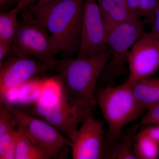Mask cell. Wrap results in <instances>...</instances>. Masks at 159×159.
Segmentation results:
<instances>
[{
  "instance_id": "obj_21",
  "label": "cell",
  "mask_w": 159,
  "mask_h": 159,
  "mask_svg": "<svg viewBox=\"0 0 159 159\" xmlns=\"http://www.w3.org/2000/svg\"><path fill=\"white\" fill-rule=\"evenodd\" d=\"M15 127L14 118L9 104L0 100V136Z\"/></svg>"
},
{
  "instance_id": "obj_20",
  "label": "cell",
  "mask_w": 159,
  "mask_h": 159,
  "mask_svg": "<svg viewBox=\"0 0 159 159\" xmlns=\"http://www.w3.org/2000/svg\"><path fill=\"white\" fill-rule=\"evenodd\" d=\"M16 133L15 127L0 136V159H14Z\"/></svg>"
},
{
  "instance_id": "obj_5",
  "label": "cell",
  "mask_w": 159,
  "mask_h": 159,
  "mask_svg": "<svg viewBox=\"0 0 159 159\" xmlns=\"http://www.w3.org/2000/svg\"><path fill=\"white\" fill-rule=\"evenodd\" d=\"M9 106L16 128L21 131L49 159L66 158L69 148L73 145L70 139L42 119Z\"/></svg>"
},
{
  "instance_id": "obj_28",
  "label": "cell",
  "mask_w": 159,
  "mask_h": 159,
  "mask_svg": "<svg viewBox=\"0 0 159 159\" xmlns=\"http://www.w3.org/2000/svg\"><path fill=\"white\" fill-rule=\"evenodd\" d=\"M8 0H0V3H1V5H3V4L7 2Z\"/></svg>"
},
{
  "instance_id": "obj_4",
  "label": "cell",
  "mask_w": 159,
  "mask_h": 159,
  "mask_svg": "<svg viewBox=\"0 0 159 159\" xmlns=\"http://www.w3.org/2000/svg\"><path fill=\"white\" fill-rule=\"evenodd\" d=\"M107 30V42L111 55L100 78L106 87H111L118 78L127 74L126 65L131 47L144 32L141 18L138 17L111 26Z\"/></svg>"
},
{
  "instance_id": "obj_13",
  "label": "cell",
  "mask_w": 159,
  "mask_h": 159,
  "mask_svg": "<svg viewBox=\"0 0 159 159\" xmlns=\"http://www.w3.org/2000/svg\"><path fill=\"white\" fill-rule=\"evenodd\" d=\"M44 79L34 77L21 85L10 91L7 99L11 106L18 105L30 107L38 101L40 96Z\"/></svg>"
},
{
  "instance_id": "obj_6",
  "label": "cell",
  "mask_w": 159,
  "mask_h": 159,
  "mask_svg": "<svg viewBox=\"0 0 159 159\" xmlns=\"http://www.w3.org/2000/svg\"><path fill=\"white\" fill-rule=\"evenodd\" d=\"M92 110L70 102L63 94L60 98L47 103L38 101L27 112L51 124L73 143L80 124Z\"/></svg>"
},
{
  "instance_id": "obj_23",
  "label": "cell",
  "mask_w": 159,
  "mask_h": 159,
  "mask_svg": "<svg viewBox=\"0 0 159 159\" xmlns=\"http://www.w3.org/2000/svg\"><path fill=\"white\" fill-rule=\"evenodd\" d=\"M151 29L148 35L154 39L159 41V5L157 7L150 23Z\"/></svg>"
},
{
  "instance_id": "obj_15",
  "label": "cell",
  "mask_w": 159,
  "mask_h": 159,
  "mask_svg": "<svg viewBox=\"0 0 159 159\" xmlns=\"http://www.w3.org/2000/svg\"><path fill=\"white\" fill-rule=\"evenodd\" d=\"M132 90L137 101L146 108L159 102V78H143L132 84Z\"/></svg>"
},
{
  "instance_id": "obj_19",
  "label": "cell",
  "mask_w": 159,
  "mask_h": 159,
  "mask_svg": "<svg viewBox=\"0 0 159 159\" xmlns=\"http://www.w3.org/2000/svg\"><path fill=\"white\" fill-rule=\"evenodd\" d=\"M127 6L132 14L141 18H145L150 23L152 16L159 5V0H126Z\"/></svg>"
},
{
  "instance_id": "obj_16",
  "label": "cell",
  "mask_w": 159,
  "mask_h": 159,
  "mask_svg": "<svg viewBox=\"0 0 159 159\" xmlns=\"http://www.w3.org/2000/svg\"><path fill=\"white\" fill-rule=\"evenodd\" d=\"M21 11L16 7L0 14V42L11 45L16 36L20 21L18 15Z\"/></svg>"
},
{
  "instance_id": "obj_1",
  "label": "cell",
  "mask_w": 159,
  "mask_h": 159,
  "mask_svg": "<svg viewBox=\"0 0 159 159\" xmlns=\"http://www.w3.org/2000/svg\"><path fill=\"white\" fill-rule=\"evenodd\" d=\"M86 0H56L24 11L22 19H28L43 28L50 36L54 55L72 58L79 52L83 15Z\"/></svg>"
},
{
  "instance_id": "obj_14",
  "label": "cell",
  "mask_w": 159,
  "mask_h": 159,
  "mask_svg": "<svg viewBox=\"0 0 159 159\" xmlns=\"http://www.w3.org/2000/svg\"><path fill=\"white\" fill-rule=\"evenodd\" d=\"M106 29L138 17L132 14L126 0H97Z\"/></svg>"
},
{
  "instance_id": "obj_17",
  "label": "cell",
  "mask_w": 159,
  "mask_h": 159,
  "mask_svg": "<svg viewBox=\"0 0 159 159\" xmlns=\"http://www.w3.org/2000/svg\"><path fill=\"white\" fill-rule=\"evenodd\" d=\"M133 149L137 159L159 158V143L141 132L134 137Z\"/></svg>"
},
{
  "instance_id": "obj_25",
  "label": "cell",
  "mask_w": 159,
  "mask_h": 159,
  "mask_svg": "<svg viewBox=\"0 0 159 159\" xmlns=\"http://www.w3.org/2000/svg\"><path fill=\"white\" fill-rule=\"evenodd\" d=\"M11 45L0 42V66H2L4 61V58L8 57L11 51Z\"/></svg>"
},
{
  "instance_id": "obj_9",
  "label": "cell",
  "mask_w": 159,
  "mask_h": 159,
  "mask_svg": "<svg viewBox=\"0 0 159 159\" xmlns=\"http://www.w3.org/2000/svg\"><path fill=\"white\" fill-rule=\"evenodd\" d=\"M50 70L48 67L34 58L8 56L0 66V99H4L9 91Z\"/></svg>"
},
{
  "instance_id": "obj_18",
  "label": "cell",
  "mask_w": 159,
  "mask_h": 159,
  "mask_svg": "<svg viewBox=\"0 0 159 159\" xmlns=\"http://www.w3.org/2000/svg\"><path fill=\"white\" fill-rule=\"evenodd\" d=\"M14 159L49 158L21 131L17 129Z\"/></svg>"
},
{
  "instance_id": "obj_24",
  "label": "cell",
  "mask_w": 159,
  "mask_h": 159,
  "mask_svg": "<svg viewBox=\"0 0 159 159\" xmlns=\"http://www.w3.org/2000/svg\"><path fill=\"white\" fill-rule=\"evenodd\" d=\"M141 132L159 143V124L148 126Z\"/></svg>"
},
{
  "instance_id": "obj_22",
  "label": "cell",
  "mask_w": 159,
  "mask_h": 159,
  "mask_svg": "<svg viewBox=\"0 0 159 159\" xmlns=\"http://www.w3.org/2000/svg\"><path fill=\"white\" fill-rule=\"evenodd\" d=\"M148 111L139 125L159 124V102L148 108Z\"/></svg>"
},
{
  "instance_id": "obj_29",
  "label": "cell",
  "mask_w": 159,
  "mask_h": 159,
  "mask_svg": "<svg viewBox=\"0 0 159 159\" xmlns=\"http://www.w3.org/2000/svg\"></svg>"
},
{
  "instance_id": "obj_7",
  "label": "cell",
  "mask_w": 159,
  "mask_h": 159,
  "mask_svg": "<svg viewBox=\"0 0 159 159\" xmlns=\"http://www.w3.org/2000/svg\"><path fill=\"white\" fill-rule=\"evenodd\" d=\"M8 56L34 58L42 62L51 70H54L57 61L51 49L48 32L28 19L20 21L17 34L11 44Z\"/></svg>"
},
{
  "instance_id": "obj_11",
  "label": "cell",
  "mask_w": 159,
  "mask_h": 159,
  "mask_svg": "<svg viewBox=\"0 0 159 159\" xmlns=\"http://www.w3.org/2000/svg\"><path fill=\"white\" fill-rule=\"evenodd\" d=\"M105 134L102 122L96 119L93 113L89 114L81 122L71 147L73 159H100Z\"/></svg>"
},
{
  "instance_id": "obj_26",
  "label": "cell",
  "mask_w": 159,
  "mask_h": 159,
  "mask_svg": "<svg viewBox=\"0 0 159 159\" xmlns=\"http://www.w3.org/2000/svg\"><path fill=\"white\" fill-rule=\"evenodd\" d=\"M37 0H19L18 2L16 7L21 10L26 6H29L30 4L35 2ZM39 1V0H38Z\"/></svg>"
},
{
  "instance_id": "obj_27",
  "label": "cell",
  "mask_w": 159,
  "mask_h": 159,
  "mask_svg": "<svg viewBox=\"0 0 159 159\" xmlns=\"http://www.w3.org/2000/svg\"><path fill=\"white\" fill-rule=\"evenodd\" d=\"M45 3H50L51 2H54V1H56V0H43Z\"/></svg>"
},
{
  "instance_id": "obj_3",
  "label": "cell",
  "mask_w": 159,
  "mask_h": 159,
  "mask_svg": "<svg viewBox=\"0 0 159 159\" xmlns=\"http://www.w3.org/2000/svg\"><path fill=\"white\" fill-rule=\"evenodd\" d=\"M96 99L108 125L106 133L110 134L121 133L146 108L134 97L132 84L128 80L120 85L101 89L96 94Z\"/></svg>"
},
{
  "instance_id": "obj_12",
  "label": "cell",
  "mask_w": 159,
  "mask_h": 159,
  "mask_svg": "<svg viewBox=\"0 0 159 159\" xmlns=\"http://www.w3.org/2000/svg\"><path fill=\"white\" fill-rule=\"evenodd\" d=\"M134 136L122 131L116 134L105 133L100 159H137L133 149Z\"/></svg>"
},
{
  "instance_id": "obj_2",
  "label": "cell",
  "mask_w": 159,
  "mask_h": 159,
  "mask_svg": "<svg viewBox=\"0 0 159 159\" xmlns=\"http://www.w3.org/2000/svg\"><path fill=\"white\" fill-rule=\"evenodd\" d=\"M111 55L109 49L93 56L57 60L54 70L59 74L64 95L69 101L91 109L95 107L96 85Z\"/></svg>"
},
{
  "instance_id": "obj_8",
  "label": "cell",
  "mask_w": 159,
  "mask_h": 159,
  "mask_svg": "<svg viewBox=\"0 0 159 159\" xmlns=\"http://www.w3.org/2000/svg\"><path fill=\"white\" fill-rule=\"evenodd\" d=\"M107 30L97 0H86L78 57H88L109 49Z\"/></svg>"
},
{
  "instance_id": "obj_10",
  "label": "cell",
  "mask_w": 159,
  "mask_h": 159,
  "mask_svg": "<svg viewBox=\"0 0 159 159\" xmlns=\"http://www.w3.org/2000/svg\"><path fill=\"white\" fill-rule=\"evenodd\" d=\"M128 64L129 75L127 80L131 84L153 75L159 68L158 41L144 33L131 49Z\"/></svg>"
}]
</instances>
